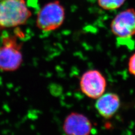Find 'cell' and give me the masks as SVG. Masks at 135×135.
I'll list each match as a JSON object with an SVG mask.
<instances>
[{
  "label": "cell",
  "instance_id": "7",
  "mask_svg": "<svg viewBox=\"0 0 135 135\" xmlns=\"http://www.w3.org/2000/svg\"><path fill=\"white\" fill-rule=\"evenodd\" d=\"M120 105L119 96L115 93L108 92L104 93L96 99L95 107L101 117L109 119L119 110Z\"/></svg>",
  "mask_w": 135,
  "mask_h": 135
},
{
  "label": "cell",
  "instance_id": "2",
  "mask_svg": "<svg viewBox=\"0 0 135 135\" xmlns=\"http://www.w3.org/2000/svg\"><path fill=\"white\" fill-rule=\"evenodd\" d=\"M23 62L22 44L14 36H4L0 46V70L15 71L21 66Z\"/></svg>",
  "mask_w": 135,
  "mask_h": 135
},
{
  "label": "cell",
  "instance_id": "8",
  "mask_svg": "<svg viewBox=\"0 0 135 135\" xmlns=\"http://www.w3.org/2000/svg\"><path fill=\"white\" fill-rule=\"evenodd\" d=\"M99 6L107 11L115 10L123 5L126 0H97Z\"/></svg>",
  "mask_w": 135,
  "mask_h": 135
},
{
  "label": "cell",
  "instance_id": "1",
  "mask_svg": "<svg viewBox=\"0 0 135 135\" xmlns=\"http://www.w3.org/2000/svg\"><path fill=\"white\" fill-rule=\"evenodd\" d=\"M31 16L25 0H0V30L24 25Z\"/></svg>",
  "mask_w": 135,
  "mask_h": 135
},
{
  "label": "cell",
  "instance_id": "4",
  "mask_svg": "<svg viewBox=\"0 0 135 135\" xmlns=\"http://www.w3.org/2000/svg\"><path fill=\"white\" fill-rule=\"evenodd\" d=\"M107 86L106 78L96 69L85 71L79 81V87L83 94L92 99H97L103 95Z\"/></svg>",
  "mask_w": 135,
  "mask_h": 135
},
{
  "label": "cell",
  "instance_id": "5",
  "mask_svg": "<svg viewBox=\"0 0 135 135\" xmlns=\"http://www.w3.org/2000/svg\"><path fill=\"white\" fill-rule=\"evenodd\" d=\"M110 29L118 38L130 39L135 35V10L127 8L118 13L112 21Z\"/></svg>",
  "mask_w": 135,
  "mask_h": 135
},
{
  "label": "cell",
  "instance_id": "6",
  "mask_svg": "<svg viewBox=\"0 0 135 135\" xmlns=\"http://www.w3.org/2000/svg\"><path fill=\"white\" fill-rule=\"evenodd\" d=\"M62 129L66 135H90L92 124L85 115L72 112L65 118Z\"/></svg>",
  "mask_w": 135,
  "mask_h": 135
},
{
  "label": "cell",
  "instance_id": "9",
  "mask_svg": "<svg viewBox=\"0 0 135 135\" xmlns=\"http://www.w3.org/2000/svg\"><path fill=\"white\" fill-rule=\"evenodd\" d=\"M128 69L129 73L135 77V53L131 55L129 59Z\"/></svg>",
  "mask_w": 135,
  "mask_h": 135
},
{
  "label": "cell",
  "instance_id": "3",
  "mask_svg": "<svg viewBox=\"0 0 135 135\" xmlns=\"http://www.w3.org/2000/svg\"><path fill=\"white\" fill-rule=\"evenodd\" d=\"M65 19V8L60 1L56 0L42 6L38 12L36 25L42 31H53L61 26Z\"/></svg>",
  "mask_w": 135,
  "mask_h": 135
}]
</instances>
